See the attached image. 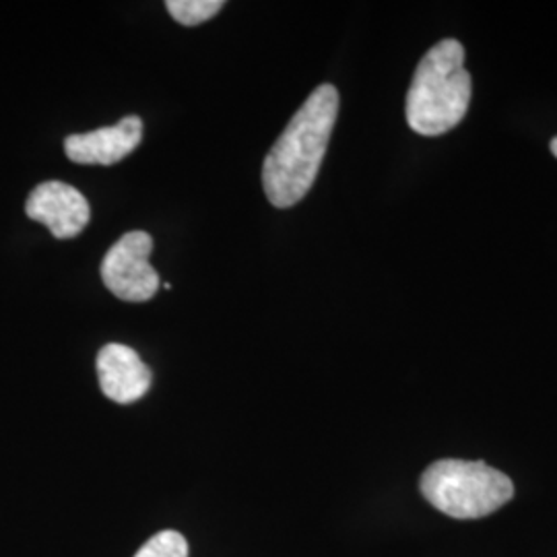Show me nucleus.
Here are the masks:
<instances>
[{
  "label": "nucleus",
  "instance_id": "nucleus-1",
  "mask_svg": "<svg viewBox=\"0 0 557 557\" xmlns=\"http://www.w3.org/2000/svg\"><path fill=\"white\" fill-rule=\"evenodd\" d=\"M338 114V91L320 85L289 120L262 163V186L277 209L298 205L319 176Z\"/></svg>",
  "mask_w": 557,
  "mask_h": 557
},
{
  "label": "nucleus",
  "instance_id": "nucleus-5",
  "mask_svg": "<svg viewBox=\"0 0 557 557\" xmlns=\"http://www.w3.org/2000/svg\"><path fill=\"white\" fill-rule=\"evenodd\" d=\"M25 213L44 223L54 238L71 239L79 236L89 223L91 207L77 188L50 180L34 188L25 202Z\"/></svg>",
  "mask_w": 557,
  "mask_h": 557
},
{
  "label": "nucleus",
  "instance_id": "nucleus-3",
  "mask_svg": "<svg viewBox=\"0 0 557 557\" xmlns=\"http://www.w3.org/2000/svg\"><path fill=\"white\" fill-rule=\"evenodd\" d=\"M419 490L436 510L458 520L490 517L515 498L512 479L483 460H438L423 471Z\"/></svg>",
  "mask_w": 557,
  "mask_h": 557
},
{
  "label": "nucleus",
  "instance_id": "nucleus-7",
  "mask_svg": "<svg viewBox=\"0 0 557 557\" xmlns=\"http://www.w3.org/2000/svg\"><path fill=\"white\" fill-rule=\"evenodd\" d=\"M98 379L106 397L119 405H131L147 395L151 370L128 345L108 343L98 356Z\"/></svg>",
  "mask_w": 557,
  "mask_h": 557
},
{
  "label": "nucleus",
  "instance_id": "nucleus-10",
  "mask_svg": "<svg viewBox=\"0 0 557 557\" xmlns=\"http://www.w3.org/2000/svg\"><path fill=\"white\" fill-rule=\"evenodd\" d=\"M552 153H554V156L557 158V137L556 139L552 140Z\"/></svg>",
  "mask_w": 557,
  "mask_h": 557
},
{
  "label": "nucleus",
  "instance_id": "nucleus-8",
  "mask_svg": "<svg viewBox=\"0 0 557 557\" xmlns=\"http://www.w3.org/2000/svg\"><path fill=\"white\" fill-rule=\"evenodd\" d=\"M165 9L180 25L195 27L205 21L213 20L221 9V0H168Z\"/></svg>",
  "mask_w": 557,
  "mask_h": 557
},
{
  "label": "nucleus",
  "instance_id": "nucleus-6",
  "mask_svg": "<svg viewBox=\"0 0 557 557\" xmlns=\"http://www.w3.org/2000/svg\"><path fill=\"white\" fill-rule=\"evenodd\" d=\"M143 139V120L126 116L114 126L98 128L64 140L66 158L81 165H112L131 156Z\"/></svg>",
  "mask_w": 557,
  "mask_h": 557
},
{
  "label": "nucleus",
  "instance_id": "nucleus-4",
  "mask_svg": "<svg viewBox=\"0 0 557 557\" xmlns=\"http://www.w3.org/2000/svg\"><path fill=\"white\" fill-rule=\"evenodd\" d=\"M153 239L147 232H128L106 252L101 262L103 285L124 301H149L158 294L161 278L149 257Z\"/></svg>",
  "mask_w": 557,
  "mask_h": 557
},
{
  "label": "nucleus",
  "instance_id": "nucleus-2",
  "mask_svg": "<svg viewBox=\"0 0 557 557\" xmlns=\"http://www.w3.org/2000/svg\"><path fill=\"white\" fill-rule=\"evenodd\" d=\"M473 94L465 69V48L457 40H442L419 60L407 91V122L423 137H438L465 119Z\"/></svg>",
  "mask_w": 557,
  "mask_h": 557
},
{
  "label": "nucleus",
  "instance_id": "nucleus-9",
  "mask_svg": "<svg viewBox=\"0 0 557 557\" xmlns=\"http://www.w3.org/2000/svg\"><path fill=\"white\" fill-rule=\"evenodd\" d=\"M135 557H188V543L176 531H161L149 539Z\"/></svg>",
  "mask_w": 557,
  "mask_h": 557
}]
</instances>
